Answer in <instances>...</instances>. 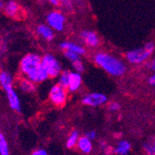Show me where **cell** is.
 Returning a JSON list of instances; mask_svg holds the SVG:
<instances>
[{
    "mask_svg": "<svg viewBox=\"0 0 155 155\" xmlns=\"http://www.w3.org/2000/svg\"><path fill=\"white\" fill-rule=\"evenodd\" d=\"M4 6H5L4 2L2 1V0H0V11H1L2 9H4Z\"/></svg>",
    "mask_w": 155,
    "mask_h": 155,
    "instance_id": "obj_31",
    "label": "cell"
},
{
    "mask_svg": "<svg viewBox=\"0 0 155 155\" xmlns=\"http://www.w3.org/2000/svg\"><path fill=\"white\" fill-rule=\"evenodd\" d=\"M0 86L2 87V88L4 89L7 95V98L10 108L13 110L20 112L21 110V101L18 93L16 92L15 88L13 87V77L8 72L3 71L0 74Z\"/></svg>",
    "mask_w": 155,
    "mask_h": 155,
    "instance_id": "obj_3",
    "label": "cell"
},
{
    "mask_svg": "<svg viewBox=\"0 0 155 155\" xmlns=\"http://www.w3.org/2000/svg\"><path fill=\"white\" fill-rule=\"evenodd\" d=\"M151 143H152V149H153V155H155V138L153 139V141Z\"/></svg>",
    "mask_w": 155,
    "mask_h": 155,
    "instance_id": "obj_32",
    "label": "cell"
},
{
    "mask_svg": "<svg viewBox=\"0 0 155 155\" xmlns=\"http://www.w3.org/2000/svg\"><path fill=\"white\" fill-rule=\"evenodd\" d=\"M60 48L63 51L64 50H71V51H74V52L79 54L80 56L86 53V48H84L83 46L77 44V43H74V42H70V41L61 42V43L60 44Z\"/></svg>",
    "mask_w": 155,
    "mask_h": 155,
    "instance_id": "obj_12",
    "label": "cell"
},
{
    "mask_svg": "<svg viewBox=\"0 0 155 155\" xmlns=\"http://www.w3.org/2000/svg\"><path fill=\"white\" fill-rule=\"evenodd\" d=\"M80 36L84 43L87 46H88L89 48H97L101 43L100 37H98V35L93 31L84 30L81 32Z\"/></svg>",
    "mask_w": 155,
    "mask_h": 155,
    "instance_id": "obj_9",
    "label": "cell"
},
{
    "mask_svg": "<svg viewBox=\"0 0 155 155\" xmlns=\"http://www.w3.org/2000/svg\"><path fill=\"white\" fill-rule=\"evenodd\" d=\"M60 1H61H61H62V0H60Z\"/></svg>",
    "mask_w": 155,
    "mask_h": 155,
    "instance_id": "obj_34",
    "label": "cell"
},
{
    "mask_svg": "<svg viewBox=\"0 0 155 155\" xmlns=\"http://www.w3.org/2000/svg\"><path fill=\"white\" fill-rule=\"evenodd\" d=\"M144 48H145L150 54H152V53L154 52V50H155V45H154V43H152V42H148V43L144 46Z\"/></svg>",
    "mask_w": 155,
    "mask_h": 155,
    "instance_id": "obj_25",
    "label": "cell"
},
{
    "mask_svg": "<svg viewBox=\"0 0 155 155\" xmlns=\"http://www.w3.org/2000/svg\"><path fill=\"white\" fill-rule=\"evenodd\" d=\"M70 73L69 71H62L61 74L58 76V84L60 86L67 88L69 84V78H70Z\"/></svg>",
    "mask_w": 155,
    "mask_h": 155,
    "instance_id": "obj_18",
    "label": "cell"
},
{
    "mask_svg": "<svg viewBox=\"0 0 155 155\" xmlns=\"http://www.w3.org/2000/svg\"><path fill=\"white\" fill-rule=\"evenodd\" d=\"M86 137H88L89 139H91L92 141H93V140L97 137V132L95 130H90V131L86 133Z\"/></svg>",
    "mask_w": 155,
    "mask_h": 155,
    "instance_id": "obj_26",
    "label": "cell"
},
{
    "mask_svg": "<svg viewBox=\"0 0 155 155\" xmlns=\"http://www.w3.org/2000/svg\"><path fill=\"white\" fill-rule=\"evenodd\" d=\"M36 33L40 37L47 41H52L55 37L54 30L48 24H40L36 27Z\"/></svg>",
    "mask_w": 155,
    "mask_h": 155,
    "instance_id": "obj_11",
    "label": "cell"
},
{
    "mask_svg": "<svg viewBox=\"0 0 155 155\" xmlns=\"http://www.w3.org/2000/svg\"><path fill=\"white\" fill-rule=\"evenodd\" d=\"M42 66L47 71L49 78L58 77L61 71V64L52 54H45L42 57Z\"/></svg>",
    "mask_w": 155,
    "mask_h": 155,
    "instance_id": "obj_4",
    "label": "cell"
},
{
    "mask_svg": "<svg viewBox=\"0 0 155 155\" xmlns=\"http://www.w3.org/2000/svg\"><path fill=\"white\" fill-rule=\"evenodd\" d=\"M131 150V144L127 140H120L114 148V152L118 155H127Z\"/></svg>",
    "mask_w": 155,
    "mask_h": 155,
    "instance_id": "obj_16",
    "label": "cell"
},
{
    "mask_svg": "<svg viewBox=\"0 0 155 155\" xmlns=\"http://www.w3.org/2000/svg\"><path fill=\"white\" fill-rule=\"evenodd\" d=\"M66 18L61 11H51L47 15V22L54 31L61 32L64 29Z\"/></svg>",
    "mask_w": 155,
    "mask_h": 155,
    "instance_id": "obj_7",
    "label": "cell"
},
{
    "mask_svg": "<svg viewBox=\"0 0 155 155\" xmlns=\"http://www.w3.org/2000/svg\"><path fill=\"white\" fill-rule=\"evenodd\" d=\"M149 84H150V86H153V87H155V72H154V74L149 78Z\"/></svg>",
    "mask_w": 155,
    "mask_h": 155,
    "instance_id": "obj_28",
    "label": "cell"
},
{
    "mask_svg": "<svg viewBox=\"0 0 155 155\" xmlns=\"http://www.w3.org/2000/svg\"><path fill=\"white\" fill-rule=\"evenodd\" d=\"M32 155H48V154L47 150L44 149H37L32 153Z\"/></svg>",
    "mask_w": 155,
    "mask_h": 155,
    "instance_id": "obj_27",
    "label": "cell"
},
{
    "mask_svg": "<svg viewBox=\"0 0 155 155\" xmlns=\"http://www.w3.org/2000/svg\"><path fill=\"white\" fill-rule=\"evenodd\" d=\"M48 2H49L52 6H54V7H58V6L60 5V3H61L60 0H48Z\"/></svg>",
    "mask_w": 155,
    "mask_h": 155,
    "instance_id": "obj_30",
    "label": "cell"
},
{
    "mask_svg": "<svg viewBox=\"0 0 155 155\" xmlns=\"http://www.w3.org/2000/svg\"><path fill=\"white\" fill-rule=\"evenodd\" d=\"M0 155H9L8 142L1 132H0Z\"/></svg>",
    "mask_w": 155,
    "mask_h": 155,
    "instance_id": "obj_19",
    "label": "cell"
},
{
    "mask_svg": "<svg viewBox=\"0 0 155 155\" xmlns=\"http://www.w3.org/2000/svg\"><path fill=\"white\" fill-rule=\"evenodd\" d=\"M4 12L7 16L10 18H15L20 14V6L14 0H9L4 6Z\"/></svg>",
    "mask_w": 155,
    "mask_h": 155,
    "instance_id": "obj_15",
    "label": "cell"
},
{
    "mask_svg": "<svg viewBox=\"0 0 155 155\" xmlns=\"http://www.w3.org/2000/svg\"><path fill=\"white\" fill-rule=\"evenodd\" d=\"M72 64H73L74 70L75 72L80 73V74H82L83 72H84V65L83 61L80 59L77 60V61H74V62H72Z\"/></svg>",
    "mask_w": 155,
    "mask_h": 155,
    "instance_id": "obj_21",
    "label": "cell"
},
{
    "mask_svg": "<svg viewBox=\"0 0 155 155\" xmlns=\"http://www.w3.org/2000/svg\"><path fill=\"white\" fill-rule=\"evenodd\" d=\"M143 150L147 155H153V149H152V143L146 142L143 145Z\"/></svg>",
    "mask_w": 155,
    "mask_h": 155,
    "instance_id": "obj_22",
    "label": "cell"
},
{
    "mask_svg": "<svg viewBox=\"0 0 155 155\" xmlns=\"http://www.w3.org/2000/svg\"><path fill=\"white\" fill-rule=\"evenodd\" d=\"M64 56H65V58L71 62H74L80 59L79 54H77L74 51H71V50H64Z\"/></svg>",
    "mask_w": 155,
    "mask_h": 155,
    "instance_id": "obj_20",
    "label": "cell"
},
{
    "mask_svg": "<svg viewBox=\"0 0 155 155\" xmlns=\"http://www.w3.org/2000/svg\"><path fill=\"white\" fill-rule=\"evenodd\" d=\"M153 92H154V95H155V87H154V91Z\"/></svg>",
    "mask_w": 155,
    "mask_h": 155,
    "instance_id": "obj_33",
    "label": "cell"
},
{
    "mask_svg": "<svg viewBox=\"0 0 155 155\" xmlns=\"http://www.w3.org/2000/svg\"><path fill=\"white\" fill-rule=\"evenodd\" d=\"M18 87L24 93H34L36 90V87H35V83L32 82L31 80L27 79L25 77L22 76V78L19 79L18 82Z\"/></svg>",
    "mask_w": 155,
    "mask_h": 155,
    "instance_id": "obj_13",
    "label": "cell"
},
{
    "mask_svg": "<svg viewBox=\"0 0 155 155\" xmlns=\"http://www.w3.org/2000/svg\"><path fill=\"white\" fill-rule=\"evenodd\" d=\"M150 55L145 48H135L125 54V59L131 64H141L149 60Z\"/></svg>",
    "mask_w": 155,
    "mask_h": 155,
    "instance_id": "obj_6",
    "label": "cell"
},
{
    "mask_svg": "<svg viewBox=\"0 0 155 155\" xmlns=\"http://www.w3.org/2000/svg\"><path fill=\"white\" fill-rule=\"evenodd\" d=\"M147 66H149V68H150V70H152V71L155 72V58H154L150 62L147 63Z\"/></svg>",
    "mask_w": 155,
    "mask_h": 155,
    "instance_id": "obj_29",
    "label": "cell"
},
{
    "mask_svg": "<svg viewBox=\"0 0 155 155\" xmlns=\"http://www.w3.org/2000/svg\"><path fill=\"white\" fill-rule=\"evenodd\" d=\"M62 5H63V8L67 10H71L73 9V3L71 0H62Z\"/></svg>",
    "mask_w": 155,
    "mask_h": 155,
    "instance_id": "obj_24",
    "label": "cell"
},
{
    "mask_svg": "<svg viewBox=\"0 0 155 155\" xmlns=\"http://www.w3.org/2000/svg\"><path fill=\"white\" fill-rule=\"evenodd\" d=\"M108 102V97L105 94L92 92L86 94L82 98V103L89 107H100Z\"/></svg>",
    "mask_w": 155,
    "mask_h": 155,
    "instance_id": "obj_8",
    "label": "cell"
},
{
    "mask_svg": "<svg viewBox=\"0 0 155 155\" xmlns=\"http://www.w3.org/2000/svg\"><path fill=\"white\" fill-rule=\"evenodd\" d=\"M82 75L80 73L77 72H71L70 73L69 78V84H68V91L69 92H76L82 86Z\"/></svg>",
    "mask_w": 155,
    "mask_h": 155,
    "instance_id": "obj_10",
    "label": "cell"
},
{
    "mask_svg": "<svg viewBox=\"0 0 155 155\" xmlns=\"http://www.w3.org/2000/svg\"><path fill=\"white\" fill-rule=\"evenodd\" d=\"M80 138V134L77 130H74L72 131V133L70 134V136L68 137L67 140H66V147L68 149H73L77 145V142Z\"/></svg>",
    "mask_w": 155,
    "mask_h": 155,
    "instance_id": "obj_17",
    "label": "cell"
},
{
    "mask_svg": "<svg viewBox=\"0 0 155 155\" xmlns=\"http://www.w3.org/2000/svg\"><path fill=\"white\" fill-rule=\"evenodd\" d=\"M120 109V104L118 102L112 101L109 104V110L110 111H117Z\"/></svg>",
    "mask_w": 155,
    "mask_h": 155,
    "instance_id": "obj_23",
    "label": "cell"
},
{
    "mask_svg": "<svg viewBox=\"0 0 155 155\" xmlns=\"http://www.w3.org/2000/svg\"><path fill=\"white\" fill-rule=\"evenodd\" d=\"M21 74L35 84L43 83L49 78L42 66V57L36 53H28L21 58L19 65Z\"/></svg>",
    "mask_w": 155,
    "mask_h": 155,
    "instance_id": "obj_1",
    "label": "cell"
},
{
    "mask_svg": "<svg viewBox=\"0 0 155 155\" xmlns=\"http://www.w3.org/2000/svg\"><path fill=\"white\" fill-rule=\"evenodd\" d=\"M0 74H1V73H0Z\"/></svg>",
    "mask_w": 155,
    "mask_h": 155,
    "instance_id": "obj_35",
    "label": "cell"
},
{
    "mask_svg": "<svg viewBox=\"0 0 155 155\" xmlns=\"http://www.w3.org/2000/svg\"><path fill=\"white\" fill-rule=\"evenodd\" d=\"M94 61L98 67L112 76H122L126 72V65L122 60L106 52L96 53Z\"/></svg>",
    "mask_w": 155,
    "mask_h": 155,
    "instance_id": "obj_2",
    "label": "cell"
},
{
    "mask_svg": "<svg viewBox=\"0 0 155 155\" xmlns=\"http://www.w3.org/2000/svg\"><path fill=\"white\" fill-rule=\"evenodd\" d=\"M48 97L49 101H51L52 104L58 107L63 106L68 98V89L60 86L59 84H54L51 87L49 93H48Z\"/></svg>",
    "mask_w": 155,
    "mask_h": 155,
    "instance_id": "obj_5",
    "label": "cell"
},
{
    "mask_svg": "<svg viewBox=\"0 0 155 155\" xmlns=\"http://www.w3.org/2000/svg\"><path fill=\"white\" fill-rule=\"evenodd\" d=\"M76 147L78 148V150L84 153V154H88L92 151L93 150V143H92V140L89 139L88 137H87L86 136L84 137H80L77 145Z\"/></svg>",
    "mask_w": 155,
    "mask_h": 155,
    "instance_id": "obj_14",
    "label": "cell"
}]
</instances>
